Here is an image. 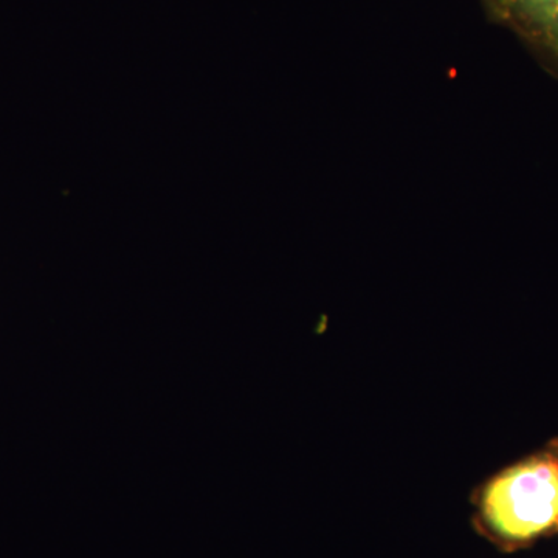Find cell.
<instances>
[{
    "label": "cell",
    "instance_id": "cell-2",
    "mask_svg": "<svg viewBox=\"0 0 558 558\" xmlns=\"http://www.w3.org/2000/svg\"><path fill=\"white\" fill-rule=\"evenodd\" d=\"M488 11L521 38L558 60V0H484Z\"/></svg>",
    "mask_w": 558,
    "mask_h": 558
},
{
    "label": "cell",
    "instance_id": "cell-1",
    "mask_svg": "<svg viewBox=\"0 0 558 558\" xmlns=\"http://www.w3.org/2000/svg\"><path fill=\"white\" fill-rule=\"evenodd\" d=\"M473 505L480 534L508 553L558 535V438L481 484Z\"/></svg>",
    "mask_w": 558,
    "mask_h": 558
}]
</instances>
